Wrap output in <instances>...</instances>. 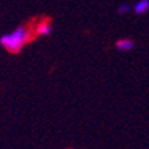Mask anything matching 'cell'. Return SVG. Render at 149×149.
Instances as JSON below:
<instances>
[{
  "label": "cell",
  "instance_id": "1",
  "mask_svg": "<svg viewBox=\"0 0 149 149\" xmlns=\"http://www.w3.org/2000/svg\"><path fill=\"white\" fill-rule=\"evenodd\" d=\"M30 30L26 29V27H17L15 30H13L11 33H7V34H3L0 37V44L3 48L8 51V52H13V54H17L21 51L25 44L30 40Z\"/></svg>",
  "mask_w": 149,
  "mask_h": 149
},
{
  "label": "cell",
  "instance_id": "2",
  "mask_svg": "<svg viewBox=\"0 0 149 149\" xmlns=\"http://www.w3.org/2000/svg\"><path fill=\"white\" fill-rule=\"evenodd\" d=\"M51 32H52V26L48 21L38 23L36 27V34H38V36H48V34H51Z\"/></svg>",
  "mask_w": 149,
  "mask_h": 149
},
{
  "label": "cell",
  "instance_id": "3",
  "mask_svg": "<svg viewBox=\"0 0 149 149\" xmlns=\"http://www.w3.org/2000/svg\"><path fill=\"white\" fill-rule=\"evenodd\" d=\"M133 10H134V13L138 14V15L145 14L149 10V0H138L136 4H134Z\"/></svg>",
  "mask_w": 149,
  "mask_h": 149
},
{
  "label": "cell",
  "instance_id": "4",
  "mask_svg": "<svg viewBox=\"0 0 149 149\" xmlns=\"http://www.w3.org/2000/svg\"><path fill=\"white\" fill-rule=\"evenodd\" d=\"M133 47H134V42L129 38H122L116 41V48L119 51H130L133 49Z\"/></svg>",
  "mask_w": 149,
  "mask_h": 149
},
{
  "label": "cell",
  "instance_id": "5",
  "mask_svg": "<svg viewBox=\"0 0 149 149\" xmlns=\"http://www.w3.org/2000/svg\"><path fill=\"white\" fill-rule=\"evenodd\" d=\"M131 10V7L129 4H126V3H122V4L118 7V13L119 14H126V13H129Z\"/></svg>",
  "mask_w": 149,
  "mask_h": 149
}]
</instances>
